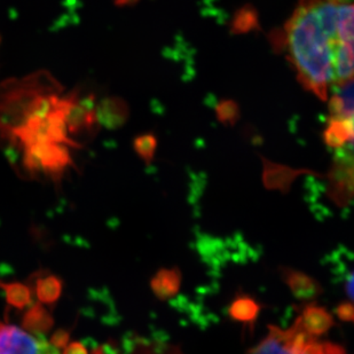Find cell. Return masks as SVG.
<instances>
[{
  "mask_svg": "<svg viewBox=\"0 0 354 354\" xmlns=\"http://www.w3.org/2000/svg\"><path fill=\"white\" fill-rule=\"evenodd\" d=\"M216 115H217V120L221 124L233 127L240 120V106L236 101L231 100V99L221 100L216 107Z\"/></svg>",
  "mask_w": 354,
  "mask_h": 354,
  "instance_id": "obj_19",
  "label": "cell"
},
{
  "mask_svg": "<svg viewBox=\"0 0 354 354\" xmlns=\"http://www.w3.org/2000/svg\"><path fill=\"white\" fill-rule=\"evenodd\" d=\"M64 354H88L87 350L83 344H80L78 342L71 343V345H68L66 350H64Z\"/></svg>",
  "mask_w": 354,
  "mask_h": 354,
  "instance_id": "obj_22",
  "label": "cell"
},
{
  "mask_svg": "<svg viewBox=\"0 0 354 354\" xmlns=\"http://www.w3.org/2000/svg\"><path fill=\"white\" fill-rule=\"evenodd\" d=\"M308 337L298 320L287 330L270 326L268 336L248 354H297Z\"/></svg>",
  "mask_w": 354,
  "mask_h": 354,
  "instance_id": "obj_4",
  "label": "cell"
},
{
  "mask_svg": "<svg viewBox=\"0 0 354 354\" xmlns=\"http://www.w3.org/2000/svg\"><path fill=\"white\" fill-rule=\"evenodd\" d=\"M326 1H327V3H343V1H344V0H326Z\"/></svg>",
  "mask_w": 354,
  "mask_h": 354,
  "instance_id": "obj_24",
  "label": "cell"
},
{
  "mask_svg": "<svg viewBox=\"0 0 354 354\" xmlns=\"http://www.w3.org/2000/svg\"><path fill=\"white\" fill-rule=\"evenodd\" d=\"M0 354H60L40 335L0 322Z\"/></svg>",
  "mask_w": 354,
  "mask_h": 354,
  "instance_id": "obj_3",
  "label": "cell"
},
{
  "mask_svg": "<svg viewBox=\"0 0 354 354\" xmlns=\"http://www.w3.org/2000/svg\"><path fill=\"white\" fill-rule=\"evenodd\" d=\"M261 305L249 295H239L228 308V315L233 320L252 326L261 313Z\"/></svg>",
  "mask_w": 354,
  "mask_h": 354,
  "instance_id": "obj_11",
  "label": "cell"
},
{
  "mask_svg": "<svg viewBox=\"0 0 354 354\" xmlns=\"http://www.w3.org/2000/svg\"><path fill=\"white\" fill-rule=\"evenodd\" d=\"M336 315L339 320L344 321V322H352L354 319L353 305L350 301L342 303L336 308Z\"/></svg>",
  "mask_w": 354,
  "mask_h": 354,
  "instance_id": "obj_20",
  "label": "cell"
},
{
  "mask_svg": "<svg viewBox=\"0 0 354 354\" xmlns=\"http://www.w3.org/2000/svg\"><path fill=\"white\" fill-rule=\"evenodd\" d=\"M259 17L254 6L245 5L235 12L232 20L231 32L233 35H244L259 29Z\"/></svg>",
  "mask_w": 354,
  "mask_h": 354,
  "instance_id": "obj_14",
  "label": "cell"
},
{
  "mask_svg": "<svg viewBox=\"0 0 354 354\" xmlns=\"http://www.w3.org/2000/svg\"><path fill=\"white\" fill-rule=\"evenodd\" d=\"M353 136V118H329L322 134L324 144L336 149L351 144Z\"/></svg>",
  "mask_w": 354,
  "mask_h": 354,
  "instance_id": "obj_9",
  "label": "cell"
},
{
  "mask_svg": "<svg viewBox=\"0 0 354 354\" xmlns=\"http://www.w3.org/2000/svg\"><path fill=\"white\" fill-rule=\"evenodd\" d=\"M129 118V107L127 102L120 99H108L100 107V118L107 127H120Z\"/></svg>",
  "mask_w": 354,
  "mask_h": 354,
  "instance_id": "obj_13",
  "label": "cell"
},
{
  "mask_svg": "<svg viewBox=\"0 0 354 354\" xmlns=\"http://www.w3.org/2000/svg\"><path fill=\"white\" fill-rule=\"evenodd\" d=\"M52 324H53V319L50 313L39 304L35 305L34 308L24 315V328L36 335L46 333L52 327Z\"/></svg>",
  "mask_w": 354,
  "mask_h": 354,
  "instance_id": "obj_15",
  "label": "cell"
},
{
  "mask_svg": "<svg viewBox=\"0 0 354 354\" xmlns=\"http://www.w3.org/2000/svg\"><path fill=\"white\" fill-rule=\"evenodd\" d=\"M61 290H62V284L60 279H57L54 275L40 279L36 287L38 299L45 304H52L54 301H57V298L60 297Z\"/></svg>",
  "mask_w": 354,
  "mask_h": 354,
  "instance_id": "obj_16",
  "label": "cell"
},
{
  "mask_svg": "<svg viewBox=\"0 0 354 354\" xmlns=\"http://www.w3.org/2000/svg\"><path fill=\"white\" fill-rule=\"evenodd\" d=\"M328 196L338 207H348L353 197V156L351 145L348 149H338L334 163L328 174Z\"/></svg>",
  "mask_w": 354,
  "mask_h": 354,
  "instance_id": "obj_2",
  "label": "cell"
},
{
  "mask_svg": "<svg viewBox=\"0 0 354 354\" xmlns=\"http://www.w3.org/2000/svg\"><path fill=\"white\" fill-rule=\"evenodd\" d=\"M329 118H353V80L337 85L328 102Z\"/></svg>",
  "mask_w": 354,
  "mask_h": 354,
  "instance_id": "obj_10",
  "label": "cell"
},
{
  "mask_svg": "<svg viewBox=\"0 0 354 354\" xmlns=\"http://www.w3.org/2000/svg\"><path fill=\"white\" fill-rule=\"evenodd\" d=\"M134 151L146 164H151L158 149V138L154 133H145L134 139Z\"/></svg>",
  "mask_w": 354,
  "mask_h": 354,
  "instance_id": "obj_18",
  "label": "cell"
},
{
  "mask_svg": "<svg viewBox=\"0 0 354 354\" xmlns=\"http://www.w3.org/2000/svg\"><path fill=\"white\" fill-rule=\"evenodd\" d=\"M92 354H183V352L172 345L160 344L136 338L129 345H106L95 348Z\"/></svg>",
  "mask_w": 354,
  "mask_h": 354,
  "instance_id": "obj_7",
  "label": "cell"
},
{
  "mask_svg": "<svg viewBox=\"0 0 354 354\" xmlns=\"http://www.w3.org/2000/svg\"><path fill=\"white\" fill-rule=\"evenodd\" d=\"M353 20L352 3L299 0L284 26L288 60L320 100H327L330 85L353 80Z\"/></svg>",
  "mask_w": 354,
  "mask_h": 354,
  "instance_id": "obj_1",
  "label": "cell"
},
{
  "mask_svg": "<svg viewBox=\"0 0 354 354\" xmlns=\"http://www.w3.org/2000/svg\"><path fill=\"white\" fill-rule=\"evenodd\" d=\"M68 341H69V334L67 331L59 330L53 335V337L50 339V344L53 345L54 348H64L68 344Z\"/></svg>",
  "mask_w": 354,
  "mask_h": 354,
  "instance_id": "obj_21",
  "label": "cell"
},
{
  "mask_svg": "<svg viewBox=\"0 0 354 354\" xmlns=\"http://www.w3.org/2000/svg\"><path fill=\"white\" fill-rule=\"evenodd\" d=\"M264 162V181L265 185L270 188H284L295 180V178L299 176L301 172L308 170H295L286 165H279L272 163L266 158H263Z\"/></svg>",
  "mask_w": 354,
  "mask_h": 354,
  "instance_id": "obj_12",
  "label": "cell"
},
{
  "mask_svg": "<svg viewBox=\"0 0 354 354\" xmlns=\"http://www.w3.org/2000/svg\"><path fill=\"white\" fill-rule=\"evenodd\" d=\"M6 292V299L14 308H24L31 303L29 288L22 283H0Z\"/></svg>",
  "mask_w": 354,
  "mask_h": 354,
  "instance_id": "obj_17",
  "label": "cell"
},
{
  "mask_svg": "<svg viewBox=\"0 0 354 354\" xmlns=\"http://www.w3.org/2000/svg\"><path fill=\"white\" fill-rule=\"evenodd\" d=\"M297 320L305 334L315 338L326 334L335 324L333 315L315 304L306 305Z\"/></svg>",
  "mask_w": 354,
  "mask_h": 354,
  "instance_id": "obj_6",
  "label": "cell"
},
{
  "mask_svg": "<svg viewBox=\"0 0 354 354\" xmlns=\"http://www.w3.org/2000/svg\"><path fill=\"white\" fill-rule=\"evenodd\" d=\"M281 277L298 301H315L324 292L317 280L294 268H281Z\"/></svg>",
  "mask_w": 354,
  "mask_h": 354,
  "instance_id": "obj_5",
  "label": "cell"
},
{
  "mask_svg": "<svg viewBox=\"0 0 354 354\" xmlns=\"http://www.w3.org/2000/svg\"><path fill=\"white\" fill-rule=\"evenodd\" d=\"M139 0H115V3L118 6H132L134 3H137Z\"/></svg>",
  "mask_w": 354,
  "mask_h": 354,
  "instance_id": "obj_23",
  "label": "cell"
},
{
  "mask_svg": "<svg viewBox=\"0 0 354 354\" xmlns=\"http://www.w3.org/2000/svg\"><path fill=\"white\" fill-rule=\"evenodd\" d=\"M181 287V273L177 268H162L153 277L151 288L160 301L177 296Z\"/></svg>",
  "mask_w": 354,
  "mask_h": 354,
  "instance_id": "obj_8",
  "label": "cell"
}]
</instances>
